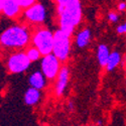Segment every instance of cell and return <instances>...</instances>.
I'll list each match as a JSON object with an SVG mask.
<instances>
[{
	"label": "cell",
	"mask_w": 126,
	"mask_h": 126,
	"mask_svg": "<svg viewBox=\"0 0 126 126\" xmlns=\"http://www.w3.org/2000/svg\"><path fill=\"white\" fill-rule=\"evenodd\" d=\"M23 50H24V52H25L27 59L30 61V63L37 62V61L40 60L41 57H43V56H41V54L39 52V50H38L35 47H33L32 45L27 46Z\"/></svg>",
	"instance_id": "15"
},
{
	"label": "cell",
	"mask_w": 126,
	"mask_h": 126,
	"mask_svg": "<svg viewBox=\"0 0 126 126\" xmlns=\"http://www.w3.org/2000/svg\"><path fill=\"white\" fill-rule=\"evenodd\" d=\"M1 13H3L8 18L15 19L21 15L22 9L16 0H4Z\"/></svg>",
	"instance_id": "9"
},
{
	"label": "cell",
	"mask_w": 126,
	"mask_h": 126,
	"mask_svg": "<svg viewBox=\"0 0 126 126\" xmlns=\"http://www.w3.org/2000/svg\"><path fill=\"white\" fill-rule=\"evenodd\" d=\"M92 38V31L90 28H83L76 34V45L79 48H84L89 46Z\"/></svg>",
	"instance_id": "12"
},
{
	"label": "cell",
	"mask_w": 126,
	"mask_h": 126,
	"mask_svg": "<svg viewBox=\"0 0 126 126\" xmlns=\"http://www.w3.org/2000/svg\"><path fill=\"white\" fill-rule=\"evenodd\" d=\"M47 79L40 71H35L31 73L28 77V84L30 87L35 88L37 90H44L47 87Z\"/></svg>",
	"instance_id": "10"
},
{
	"label": "cell",
	"mask_w": 126,
	"mask_h": 126,
	"mask_svg": "<svg viewBox=\"0 0 126 126\" xmlns=\"http://www.w3.org/2000/svg\"><path fill=\"white\" fill-rule=\"evenodd\" d=\"M3 3H4V0H0V13H1V10H2Z\"/></svg>",
	"instance_id": "21"
},
{
	"label": "cell",
	"mask_w": 126,
	"mask_h": 126,
	"mask_svg": "<svg viewBox=\"0 0 126 126\" xmlns=\"http://www.w3.org/2000/svg\"><path fill=\"white\" fill-rule=\"evenodd\" d=\"M109 54H110V49H109L107 45L101 44V45L98 46V47H97V55L96 56H97V61H98L99 65L101 67L105 68V65H106V62L108 60Z\"/></svg>",
	"instance_id": "14"
},
{
	"label": "cell",
	"mask_w": 126,
	"mask_h": 126,
	"mask_svg": "<svg viewBox=\"0 0 126 126\" xmlns=\"http://www.w3.org/2000/svg\"><path fill=\"white\" fill-rule=\"evenodd\" d=\"M52 43H54V32L47 26L38 25L31 29L30 44L39 50L41 56L51 54Z\"/></svg>",
	"instance_id": "3"
},
{
	"label": "cell",
	"mask_w": 126,
	"mask_h": 126,
	"mask_svg": "<svg viewBox=\"0 0 126 126\" xmlns=\"http://www.w3.org/2000/svg\"><path fill=\"white\" fill-rule=\"evenodd\" d=\"M59 29L72 35L82 21L81 0H63L57 4Z\"/></svg>",
	"instance_id": "1"
},
{
	"label": "cell",
	"mask_w": 126,
	"mask_h": 126,
	"mask_svg": "<svg viewBox=\"0 0 126 126\" xmlns=\"http://www.w3.org/2000/svg\"><path fill=\"white\" fill-rule=\"evenodd\" d=\"M70 80V70L67 66L62 67L58 76L55 79V94L57 97H61L68 87Z\"/></svg>",
	"instance_id": "8"
},
{
	"label": "cell",
	"mask_w": 126,
	"mask_h": 126,
	"mask_svg": "<svg viewBox=\"0 0 126 126\" xmlns=\"http://www.w3.org/2000/svg\"><path fill=\"white\" fill-rule=\"evenodd\" d=\"M82 126H88V125H82Z\"/></svg>",
	"instance_id": "23"
},
{
	"label": "cell",
	"mask_w": 126,
	"mask_h": 126,
	"mask_svg": "<svg viewBox=\"0 0 126 126\" xmlns=\"http://www.w3.org/2000/svg\"><path fill=\"white\" fill-rule=\"evenodd\" d=\"M96 123H97V125H99V126H101V125H102V121H101V120H98Z\"/></svg>",
	"instance_id": "22"
},
{
	"label": "cell",
	"mask_w": 126,
	"mask_h": 126,
	"mask_svg": "<svg viewBox=\"0 0 126 126\" xmlns=\"http://www.w3.org/2000/svg\"><path fill=\"white\" fill-rule=\"evenodd\" d=\"M23 17L26 22L35 26L41 25L47 18V9L44 4L35 2L29 7L23 9Z\"/></svg>",
	"instance_id": "7"
},
{
	"label": "cell",
	"mask_w": 126,
	"mask_h": 126,
	"mask_svg": "<svg viewBox=\"0 0 126 126\" xmlns=\"http://www.w3.org/2000/svg\"><path fill=\"white\" fill-rule=\"evenodd\" d=\"M17 3L19 4V6L21 7V9H25L27 7H29L30 5H32L33 3L36 2V0H16Z\"/></svg>",
	"instance_id": "16"
},
{
	"label": "cell",
	"mask_w": 126,
	"mask_h": 126,
	"mask_svg": "<svg viewBox=\"0 0 126 126\" xmlns=\"http://www.w3.org/2000/svg\"><path fill=\"white\" fill-rule=\"evenodd\" d=\"M61 68L62 63L52 54H48L40 58V72L43 73L47 80H55Z\"/></svg>",
	"instance_id": "6"
},
{
	"label": "cell",
	"mask_w": 126,
	"mask_h": 126,
	"mask_svg": "<svg viewBox=\"0 0 126 126\" xmlns=\"http://www.w3.org/2000/svg\"><path fill=\"white\" fill-rule=\"evenodd\" d=\"M23 100L27 106H35L41 100V91L32 87H29L24 93Z\"/></svg>",
	"instance_id": "11"
},
{
	"label": "cell",
	"mask_w": 126,
	"mask_h": 126,
	"mask_svg": "<svg viewBox=\"0 0 126 126\" xmlns=\"http://www.w3.org/2000/svg\"><path fill=\"white\" fill-rule=\"evenodd\" d=\"M121 60H122V57L119 51L117 50L110 51L108 60L106 62V65H105V68H106L108 72H112L114 69H116L120 65Z\"/></svg>",
	"instance_id": "13"
},
{
	"label": "cell",
	"mask_w": 126,
	"mask_h": 126,
	"mask_svg": "<svg viewBox=\"0 0 126 126\" xmlns=\"http://www.w3.org/2000/svg\"><path fill=\"white\" fill-rule=\"evenodd\" d=\"M30 64L24 50L12 51L6 60V68L10 74H22L29 69Z\"/></svg>",
	"instance_id": "5"
},
{
	"label": "cell",
	"mask_w": 126,
	"mask_h": 126,
	"mask_svg": "<svg viewBox=\"0 0 126 126\" xmlns=\"http://www.w3.org/2000/svg\"><path fill=\"white\" fill-rule=\"evenodd\" d=\"M68 107H69L70 110H74V109H75V104H74V102L70 101V102L68 103Z\"/></svg>",
	"instance_id": "20"
},
{
	"label": "cell",
	"mask_w": 126,
	"mask_h": 126,
	"mask_svg": "<svg viewBox=\"0 0 126 126\" xmlns=\"http://www.w3.org/2000/svg\"><path fill=\"white\" fill-rule=\"evenodd\" d=\"M116 32H117L118 34H125V32H126V24H125V23L119 24V25L116 27Z\"/></svg>",
	"instance_id": "18"
},
{
	"label": "cell",
	"mask_w": 126,
	"mask_h": 126,
	"mask_svg": "<svg viewBox=\"0 0 126 126\" xmlns=\"http://www.w3.org/2000/svg\"><path fill=\"white\" fill-rule=\"evenodd\" d=\"M108 19H109L110 22L115 23V22L118 21L119 15H118V13H116V12H110V13L108 14Z\"/></svg>",
	"instance_id": "17"
},
{
	"label": "cell",
	"mask_w": 126,
	"mask_h": 126,
	"mask_svg": "<svg viewBox=\"0 0 126 126\" xmlns=\"http://www.w3.org/2000/svg\"><path fill=\"white\" fill-rule=\"evenodd\" d=\"M125 9H126V3L120 2L118 4V11H125Z\"/></svg>",
	"instance_id": "19"
},
{
	"label": "cell",
	"mask_w": 126,
	"mask_h": 126,
	"mask_svg": "<svg viewBox=\"0 0 126 126\" xmlns=\"http://www.w3.org/2000/svg\"><path fill=\"white\" fill-rule=\"evenodd\" d=\"M31 29L25 24H13L0 34V47L6 50H23L30 44Z\"/></svg>",
	"instance_id": "2"
},
{
	"label": "cell",
	"mask_w": 126,
	"mask_h": 126,
	"mask_svg": "<svg viewBox=\"0 0 126 126\" xmlns=\"http://www.w3.org/2000/svg\"><path fill=\"white\" fill-rule=\"evenodd\" d=\"M71 35L67 34L61 29L55 31L51 54L61 63H65L69 59L71 52Z\"/></svg>",
	"instance_id": "4"
}]
</instances>
